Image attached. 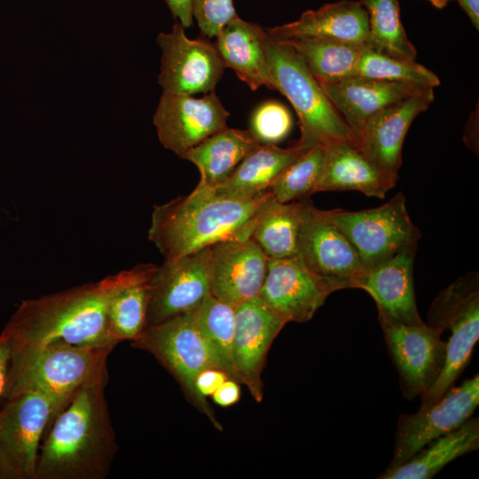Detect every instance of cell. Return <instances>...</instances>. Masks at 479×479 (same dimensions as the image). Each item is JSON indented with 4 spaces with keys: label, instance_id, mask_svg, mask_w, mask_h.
Masks as SVG:
<instances>
[{
    "label": "cell",
    "instance_id": "30bf717a",
    "mask_svg": "<svg viewBox=\"0 0 479 479\" xmlns=\"http://www.w3.org/2000/svg\"><path fill=\"white\" fill-rule=\"evenodd\" d=\"M479 404L478 374L451 387L436 402L420 406L413 414H401L394 455L387 469L408 461L432 440L461 426Z\"/></svg>",
    "mask_w": 479,
    "mask_h": 479
},
{
    "label": "cell",
    "instance_id": "5bb4252c",
    "mask_svg": "<svg viewBox=\"0 0 479 479\" xmlns=\"http://www.w3.org/2000/svg\"><path fill=\"white\" fill-rule=\"evenodd\" d=\"M210 294V247L158 266L151 282L146 326L194 311Z\"/></svg>",
    "mask_w": 479,
    "mask_h": 479
},
{
    "label": "cell",
    "instance_id": "44dd1931",
    "mask_svg": "<svg viewBox=\"0 0 479 479\" xmlns=\"http://www.w3.org/2000/svg\"><path fill=\"white\" fill-rule=\"evenodd\" d=\"M319 84L354 135L381 109L430 88L417 83L357 75Z\"/></svg>",
    "mask_w": 479,
    "mask_h": 479
},
{
    "label": "cell",
    "instance_id": "83f0119b",
    "mask_svg": "<svg viewBox=\"0 0 479 479\" xmlns=\"http://www.w3.org/2000/svg\"><path fill=\"white\" fill-rule=\"evenodd\" d=\"M157 267L153 263L132 267L129 279L113 295L107 323L111 338L117 344L136 340L145 330L151 282Z\"/></svg>",
    "mask_w": 479,
    "mask_h": 479
},
{
    "label": "cell",
    "instance_id": "4dcf8cb0",
    "mask_svg": "<svg viewBox=\"0 0 479 479\" xmlns=\"http://www.w3.org/2000/svg\"><path fill=\"white\" fill-rule=\"evenodd\" d=\"M235 309L208 294L192 314L216 366L239 381L233 363Z\"/></svg>",
    "mask_w": 479,
    "mask_h": 479
},
{
    "label": "cell",
    "instance_id": "d590c367",
    "mask_svg": "<svg viewBox=\"0 0 479 479\" xmlns=\"http://www.w3.org/2000/svg\"><path fill=\"white\" fill-rule=\"evenodd\" d=\"M192 15L202 34L208 38L216 37L238 16L233 0H192Z\"/></svg>",
    "mask_w": 479,
    "mask_h": 479
},
{
    "label": "cell",
    "instance_id": "8d00e7d4",
    "mask_svg": "<svg viewBox=\"0 0 479 479\" xmlns=\"http://www.w3.org/2000/svg\"><path fill=\"white\" fill-rule=\"evenodd\" d=\"M228 378V374L221 369L209 367L201 371L196 378L195 388L198 393L207 398L211 397L217 388Z\"/></svg>",
    "mask_w": 479,
    "mask_h": 479
},
{
    "label": "cell",
    "instance_id": "f1b7e54d",
    "mask_svg": "<svg viewBox=\"0 0 479 479\" xmlns=\"http://www.w3.org/2000/svg\"><path fill=\"white\" fill-rule=\"evenodd\" d=\"M302 208L303 199L282 203L272 193L263 202L250 239L269 259H295Z\"/></svg>",
    "mask_w": 479,
    "mask_h": 479
},
{
    "label": "cell",
    "instance_id": "ba28073f",
    "mask_svg": "<svg viewBox=\"0 0 479 479\" xmlns=\"http://www.w3.org/2000/svg\"><path fill=\"white\" fill-rule=\"evenodd\" d=\"M69 395L27 392L0 409V479H35L43 435Z\"/></svg>",
    "mask_w": 479,
    "mask_h": 479
},
{
    "label": "cell",
    "instance_id": "277c9868",
    "mask_svg": "<svg viewBox=\"0 0 479 479\" xmlns=\"http://www.w3.org/2000/svg\"><path fill=\"white\" fill-rule=\"evenodd\" d=\"M114 348L55 340L12 353L6 400L34 391L69 395L81 386L108 381L106 361Z\"/></svg>",
    "mask_w": 479,
    "mask_h": 479
},
{
    "label": "cell",
    "instance_id": "3957f363",
    "mask_svg": "<svg viewBox=\"0 0 479 479\" xmlns=\"http://www.w3.org/2000/svg\"><path fill=\"white\" fill-rule=\"evenodd\" d=\"M271 194L268 190L252 198H228L197 185L189 195L153 207L148 239L165 260L219 242L248 239Z\"/></svg>",
    "mask_w": 479,
    "mask_h": 479
},
{
    "label": "cell",
    "instance_id": "484cf974",
    "mask_svg": "<svg viewBox=\"0 0 479 479\" xmlns=\"http://www.w3.org/2000/svg\"><path fill=\"white\" fill-rule=\"evenodd\" d=\"M259 144L250 130L225 127L188 150L183 159L199 169L200 179L197 185L214 190Z\"/></svg>",
    "mask_w": 479,
    "mask_h": 479
},
{
    "label": "cell",
    "instance_id": "ab89813d",
    "mask_svg": "<svg viewBox=\"0 0 479 479\" xmlns=\"http://www.w3.org/2000/svg\"><path fill=\"white\" fill-rule=\"evenodd\" d=\"M173 17L185 28L193 22L192 0H165Z\"/></svg>",
    "mask_w": 479,
    "mask_h": 479
},
{
    "label": "cell",
    "instance_id": "603a6c76",
    "mask_svg": "<svg viewBox=\"0 0 479 479\" xmlns=\"http://www.w3.org/2000/svg\"><path fill=\"white\" fill-rule=\"evenodd\" d=\"M324 145V167L315 192L357 191L383 199L395 186L354 144L334 140Z\"/></svg>",
    "mask_w": 479,
    "mask_h": 479
},
{
    "label": "cell",
    "instance_id": "1f68e13d",
    "mask_svg": "<svg viewBox=\"0 0 479 479\" xmlns=\"http://www.w3.org/2000/svg\"><path fill=\"white\" fill-rule=\"evenodd\" d=\"M368 15L369 31L365 45L377 52L416 61L417 51L400 20L398 0H359Z\"/></svg>",
    "mask_w": 479,
    "mask_h": 479
},
{
    "label": "cell",
    "instance_id": "7c38bea8",
    "mask_svg": "<svg viewBox=\"0 0 479 479\" xmlns=\"http://www.w3.org/2000/svg\"><path fill=\"white\" fill-rule=\"evenodd\" d=\"M156 42L161 51L158 83L162 91L190 96L214 91L224 69L215 44L188 38L178 21L170 32H161Z\"/></svg>",
    "mask_w": 479,
    "mask_h": 479
},
{
    "label": "cell",
    "instance_id": "836d02e7",
    "mask_svg": "<svg viewBox=\"0 0 479 479\" xmlns=\"http://www.w3.org/2000/svg\"><path fill=\"white\" fill-rule=\"evenodd\" d=\"M356 75L420 84L435 88L440 84L437 75L416 61L393 58L377 52L364 44Z\"/></svg>",
    "mask_w": 479,
    "mask_h": 479
},
{
    "label": "cell",
    "instance_id": "f546056e",
    "mask_svg": "<svg viewBox=\"0 0 479 479\" xmlns=\"http://www.w3.org/2000/svg\"><path fill=\"white\" fill-rule=\"evenodd\" d=\"M281 42L296 51L319 83H332L355 76L364 47V44L321 38H295Z\"/></svg>",
    "mask_w": 479,
    "mask_h": 479
},
{
    "label": "cell",
    "instance_id": "4316f807",
    "mask_svg": "<svg viewBox=\"0 0 479 479\" xmlns=\"http://www.w3.org/2000/svg\"><path fill=\"white\" fill-rule=\"evenodd\" d=\"M479 447V420L469 418L461 426L429 442L408 461L379 476L383 479H428L445 465Z\"/></svg>",
    "mask_w": 479,
    "mask_h": 479
},
{
    "label": "cell",
    "instance_id": "5b68a950",
    "mask_svg": "<svg viewBox=\"0 0 479 479\" xmlns=\"http://www.w3.org/2000/svg\"><path fill=\"white\" fill-rule=\"evenodd\" d=\"M263 44L273 89L291 103L299 118L301 143L312 146L334 140L355 145V135L296 51L264 30Z\"/></svg>",
    "mask_w": 479,
    "mask_h": 479
},
{
    "label": "cell",
    "instance_id": "9a60e30c",
    "mask_svg": "<svg viewBox=\"0 0 479 479\" xmlns=\"http://www.w3.org/2000/svg\"><path fill=\"white\" fill-rule=\"evenodd\" d=\"M229 115L215 91L200 98L162 91L153 122L160 143L183 159L188 150L227 127Z\"/></svg>",
    "mask_w": 479,
    "mask_h": 479
},
{
    "label": "cell",
    "instance_id": "d6a6232c",
    "mask_svg": "<svg viewBox=\"0 0 479 479\" xmlns=\"http://www.w3.org/2000/svg\"><path fill=\"white\" fill-rule=\"evenodd\" d=\"M325 160V145L316 144L292 161L270 187L279 202L298 200L315 192L321 177Z\"/></svg>",
    "mask_w": 479,
    "mask_h": 479
},
{
    "label": "cell",
    "instance_id": "6da1fadb",
    "mask_svg": "<svg viewBox=\"0 0 479 479\" xmlns=\"http://www.w3.org/2000/svg\"><path fill=\"white\" fill-rule=\"evenodd\" d=\"M131 268L52 294L20 302L2 333L12 353L26 352L55 340L87 347L117 345L110 335L107 309L129 279Z\"/></svg>",
    "mask_w": 479,
    "mask_h": 479
},
{
    "label": "cell",
    "instance_id": "b9f144b4",
    "mask_svg": "<svg viewBox=\"0 0 479 479\" xmlns=\"http://www.w3.org/2000/svg\"><path fill=\"white\" fill-rule=\"evenodd\" d=\"M428 1L430 2L435 7L438 9H442L445 7L448 4V3L452 0H428Z\"/></svg>",
    "mask_w": 479,
    "mask_h": 479
},
{
    "label": "cell",
    "instance_id": "d4e9b609",
    "mask_svg": "<svg viewBox=\"0 0 479 479\" xmlns=\"http://www.w3.org/2000/svg\"><path fill=\"white\" fill-rule=\"evenodd\" d=\"M310 147L299 140L287 148L259 144L213 192L221 197L237 199L259 195L268 191L279 174Z\"/></svg>",
    "mask_w": 479,
    "mask_h": 479
},
{
    "label": "cell",
    "instance_id": "cb8c5ba5",
    "mask_svg": "<svg viewBox=\"0 0 479 479\" xmlns=\"http://www.w3.org/2000/svg\"><path fill=\"white\" fill-rule=\"evenodd\" d=\"M263 35L260 26L237 16L216 36L215 46L224 67L232 69L252 90L261 86L273 89Z\"/></svg>",
    "mask_w": 479,
    "mask_h": 479
},
{
    "label": "cell",
    "instance_id": "e0dca14e",
    "mask_svg": "<svg viewBox=\"0 0 479 479\" xmlns=\"http://www.w3.org/2000/svg\"><path fill=\"white\" fill-rule=\"evenodd\" d=\"M340 289L338 282L310 271L295 259H269L259 297L287 323H303Z\"/></svg>",
    "mask_w": 479,
    "mask_h": 479
},
{
    "label": "cell",
    "instance_id": "f35d334b",
    "mask_svg": "<svg viewBox=\"0 0 479 479\" xmlns=\"http://www.w3.org/2000/svg\"><path fill=\"white\" fill-rule=\"evenodd\" d=\"M240 382L228 378L212 394L211 397L216 404L222 407H229L239 402L240 399Z\"/></svg>",
    "mask_w": 479,
    "mask_h": 479
},
{
    "label": "cell",
    "instance_id": "2e32d148",
    "mask_svg": "<svg viewBox=\"0 0 479 479\" xmlns=\"http://www.w3.org/2000/svg\"><path fill=\"white\" fill-rule=\"evenodd\" d=\"M434 101V88L391 104L373 114L355 133V145L394 185L398 180L402 147L413 120Z\"/></svg>",
    "mask_w": 479,
    "mask_h": 479
},
{
    "label": "cell",
    "instance_id": "52a82bcc",
    "mask_svg": "<svg viewBox=\"0 0 479 479\" xmlns=\"http://www.w3.org/2000/svg\"><path fill=\"white\" fill-rule=\"evenodd\" d=\"M131 346L152 354L179 384L185 397L203 413L213 427L223 430L207 398L201 397L195 381L204 369L216 367L192 314H183L145 328Z\"/></svg>",
    "mask_w": 479,
    "mask_h": 479
},
{
    "label": "cell",
    "instance_id": "4fadbf2b",
    "mask_svg": "<svg viewBox=\"0 0 479 479\" xmlns=\"http://www.w3.org/2000/svg\"><path fill=\"white\" fill-rule=\"evenodd\" d=\"M295 260L310 271L355 288L365 272L355 250L324 213L303 198Z\"/></svg>",
    "mask_w": 479,
    "mask_h": 479
},
{
    "label": "cell",
    "instance_id": "7402d4cb",
    "mask_svg": "<svg viewBox=\"0 0 479 479\" xmlns=\"http://www.w3.org/2000/svg\"><path fill=\"white\" fill-rule=\"evenodd\" d=\"M276 40L321 38L365 44L368 15L359 1L342 0L308 10L293 22L264 29Z\"/></svg>",
    "mask_w": 479,
    "mask_h": 479
},
{
    "label": "cell",
    "instance_id": "7a4b0ae2",
    "mask_svg": "<svg viewBox=\"0 0 479 479\" xmlns=\"http://www.w3.org/2000/svg\"><path fill=\"white\" fill-rule=\"evenodd\" d=\"M107 381L76 389L50 422L35 479H104L118 451L105 397Z\"/></svg>",
    "mask_w": 479,
    "mask_h": 479
},
{
    "label": "cell",
    "instance_id": "60d3db41",
    "mask_svg": "<svg viewBox=\"0 0 479 479\" xmlns=\"http://www.w3.org/2000/svg\"><path fill=\"white\" fill-rule=\"evenodd\" d=\"M460 7L470 19L473 26L479 29V0H458Z\"/></svg>",
    "mask_w": 479,
    "mask_h": 479
},
{
    "label": "cell",
    "instance_id": "e575fe53",
    "mask_svg": "<svg viewBox=\"0 0 479 479\" xmlns=\"http://www.w3.org/2000/svg\"><path fill=\"white\" fill-rule=\"evenodd\" d=\"M292 126L288 109L279 102L267 101L254 112L250 131L259 143L275 145L287 137Z\"/></svg>",
    "mask_w": 479,
    "mask_h": 479
},
{
    "label": "cell",
    "instance_id": "8fae6325",
    "mask_svg": "<svg viewBox=\"0 0 479 479\" xmlns=\"http://www.w3.org/2000/svg\"><path fill=\"white\" fill-rule=\"evenodd\" d=\"M390 356L397 368L407 398L421 397L440 375L446 357L447 342L441 328L418 323L381 321Z\"/></svg>",
    "mask_w": 479,
    "mask_h": 479
},
{
    "label": "cell",
    "instance_id": "9c48e42d",
    "mask_svg": "<svg viewBox=\"0 0 479 479\" xmlns=\"http://www.w3.org/2000/svg\"><path fill=\"white\" fill-rule=\"evenodd\" d=\"M324 213L349 242L365 271L418 244L420 239L401 192L377 208L359 211L335 208Z\"/></svg>",
    "mask_w": 479,
    "mask_h": 479
},
{
    "label": "cell",
    "instance_id": "74e56055",
    "mask_svg": "<svg viewBox=\"0 0 479 479\" xmlns=\"http://www.w3.org/2000/svg\"><path fill=\"white\" fill-rule=\"evenodd\" d=\"M12 359V349L8 337L0 334V409L6 401V387Z\"/></svg>",
    "mask_w": 479,
    "mask_h": 479
},
{
    "label": "cell",
    "instance_id": "8992f818",
    "mask_svg": "<svg viewBox=\"0 0 479 479\" xmlns=\"http://www.w3.org/2000/svg\"><path fill=\"white\" fill-rule=\"evenodd\" d=\"M478 274L467 273L442 290L428 311L430 326L449 329L443 370L420 406L436 402L451 388L470 360L479 338Z\"/></svg>",
    "mask_w": 479,
    "mask_h": 479
},
{
    "label": "cell",
    "instance_id": "ffe728a7",
    "mask_svg": "<svg viewBox=\"0 0 479 479\" xmlns=\"http://www.w3.org/2000/svg\"><path fill=\"white\" fill-rule=\"evenodd\" d=\"M417 249L418 244L403 248L366 271L357 282L355 288L365 290L374 300L380 322L422 321L416 305L412 275Z\"/></svg>",
    "mask_w": 479,
    "mask_h": 479
},
{
    "label": "cell",
    "instance_id": "ac0fdd59",
    "mask_svg": "<svg viewBox=\"0 0 479 479\" xmlns=\"http://www.w3.org/2000/svg\"><path fill=\"white\" fill-rule=\"evenodd\" d=\"M287 322L259 296L235 309L233 363L240 384L255 401H263L262 373L270 348Z\"/></svg>",
    "mask_w": 479,
    "mask_h": 479
},
{
    "label": "cell",
    "instance_id": "d6986e66",
    "mask_svg": "<svg viewBox=\"0 0 479 479\" xmlns=\"http://www.w3.org/2000/svg\"><path fill=\"white\" fill-rule=\"evenodd\" d=\"M268 262L250 238L210 246V294L234 307L259 296Z\"/></svg>",
    "mask_w": 479,
    "mask_h": 479
}]
</instances>
